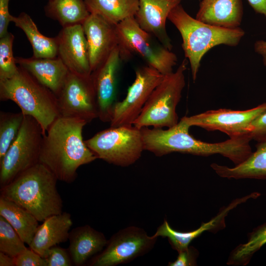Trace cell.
Returning a JSON list of instances; mask_svg holds the SVG:
<instances>
[{"instance_id":"24","label":"cell","mask_w":266,"mask_h":266,"mask_svg":"<svg viewBox=\"0 0 266 266\" xmlns=\"http://www.w3.org/2000/svg\"><path fill=\"white\" fill-rule=\"evenodd\" d=\"M0 216L11 225L25 243L30 244L39 226V221L32 213L0 196Z\"/></svg>"},{"instance_id":"32","label":"cell","mask_w":266,"mask_h":266,"mask_svg":"<svg viewBox=\"0 0 266 266\" xmlns=\"http://www.w3.org/2000/svg\"><path fill=\"white\" fill-rule=\"evenodd\" d=\"M14 261L15 266H46L44 259L30 248L15 257Z\"/></svg>"},{"instance_id":"38","label":"cell","mask_w":266,"mask_h":266,"mask_svg":"<svg viewBox=\"0 0 266 266\" xmlns=\"http://www.w3.org/2000/svg\"><path fill=\"white\" fill-rule=\"evenodd\" d=\"M0 266H15L14 258L0 252Z\"/></svg>"},{"instance_id":"14","label":"cell","mask_w":266,"mask_h":266,"mask_svg":"<svg viewBox=\"0 0 266 266\" xmlns=\"http://www.w3.org/2000/svg\"><path fill=\"white\" fill-rule=\"evenodd\" d=\"M124 60L117 45L105 60L91 73L98 105L99 118L110 122L115 100L117 76Z\"/></svg>"},{"instance_id":"20","label":"cell","mask_w":266,"mask_h":266,"mask_svg":"<svg viewBox=\"0 0 266 266\" xmlns=\"http://www.w3.org/2000/svg\"><path fill=\"white\" fill-rule=\"evenodd\" d=\"M42 222L29 246L43 257L48 249L68 239L73 222L71 215L66 212L50 216Z\"/></svg>"},{"instance_id":"28","label":"cell","mask_w":266,"mask_h":266,"mask_svg":"<svg viewBox=\"0 0 266 266\" xmlns=\"http://www.w3.org/2000/svg\"><path fill=\"white\" fill-rule=\"evenodd\" d=\"M25 115L19 113L0 112V160L16 138Z\"/></svg>"},{"instance_id":"27","label":"cell","mask_w":266,"mask_h":266,"mask_svg":"<svg viewBox=\"0 0 266 266\" xmlns=\"http://www.w3.org/2000/svg\"><path fill=\"white\" fill-rule=\"evenodd\" d=\"M266 244V223L255 229L249 233L246 242L234 248L228 259L227 264L245 266L248 264L254 254Z\"/></svg>"},{"instance_id":"4","label":"cell","mask_w":266,"mask_h":266,"mask_svg":"<svg viewBox=\"0 0 266 266\" xmlns=\"http://www.w3.org/2000/svg\"><path fill=\"white\" fill-rule=\"evenodd\" d=\"M167 19L179 32L185 58L190 65L192 78L195 81L201 60L212 48L224 44L236 46L244 35L240 27L226 29L212 26L191 17L181 4L173 8Z\"/></svg>"},{"instance_id":"1","label":"cell","mask_w":266,"mask_h":266,"mask_svg":"<svg viewBox=\"0 0 266 266\" xmlns=\"http://www.w3.org/2000/svg\"><path fill=\"white\" fill-rule=\"evenodd\" d=\"M87 124L81 119L60 116L44 135L39 163L58 180L73 182L80 166L98 159L83 139V129Z\"/></svg>"},{"instance_id":"15","label":"cell","mask_w":266,"mask_h":266,"mask_svg":"<svg viewBox=\"0 0 266 266\" xmlns=\"http://www.w3.org/2000/svg\"><path fill=\"white\" fill-rule=\"evenodd\" d=\"M59 57L70 72L90 75L87 42L82 24L63 27L56 36Z\"/></svg>"},{"instance_id":"25","label":"cell","mask_w":266,"mask_h":266,"mask_svg":"<svg viewBox=\"0 0 266 266\" xmlns=\"http://www.w3.org/2000/svg\"><path fill=\"white\" fill-rule=\"evenodd\" d=\"M90 14L98 15L112 25L116 26L134 17L139 0H84Z\"/></svg>"},{"instance_id":"7","label":"cell","mask_w":266,"mask_h":266,"mask_svg":"<svg viewBox=\"0 0 266 266\" xmlns=\"http://www.w3.org/2000/svg\"><path fill=\"white\" fill-rule=\"evenodd\" d=\"M85 142L98 159L123 167L135 163L144 150L140 129L133 125L110 127Z\"/></svg>"},{"instance_id":"36","label":"cell","mask_w":266,"mask_h":266,"mask_svg":"<svg viewBox=\"0 0 266 266\" xmlns=\"http://www.w3.org/2000/svg\"><path fill=\"white\" fill-rule=\"evenodd\" d=\"M249 4L258 13L266 18V0H247Z\"/></svg>"},{"instance_id":"12","label":"cell","mask_w":266,"mask_h":266,"mask_svg":"<svg viewBox=\"0 0 266 266\" xmlns=\"http://www.w3.org/2000/svg\"><path fill=\"white\" fill-rule=\"evenodd\" d=\"M135 74L134 80L129 88L126 97L114 105L110 127L133 125L151 93L164 76L148 65L137 68Z\"/></svg>"},{"instance_id":"29","label":"cell","mask_w":266,"mask_h":266,"mask_svg":"<svg viewBox=\"0 0 266 266\" xmlns=\"http://www.w3.org/2000/svg\"><path fill=\"white\" fill-rule=\"evenodd\" d=\"M25 244L11 225L0 216V252L15 258L27 248Z\"/></svg>"},{"instance_id":"18","label":"cell","mask_w":266,"mask_h":266,"mask_svg":"<svg viewBox=\"0 0 266 266\" xmlns=\"http://www.w3.org/2000/svg\"><path fill=\"white\" fill-rule=\"evenodd\" d=\"M15 61L38 82L57 97L62 91L69 71L62 60L54 58L16 57Z\"/></svg>"},{"instance_id":"19","label":"cell","mask_w":266,"mask_h":266,"mask_svg":"<svg viewBox=\"0 0 266 266\" xmlns=\"http://www.w3.org/2000/svg\"><path fill=\"white\" fill-rule=\"evenodd\" d=\"M243 16L241 0H202L196 19L226 29L239 27Z\"/></svg>"},{"instance_id":"8","label":"cell","mask_w":266,"mask_h":266,"mask_svg":"<svg viewBox=\"0 0 266 266\" xmlns=\"http://www.w3.org/2000/svg\"><path fill=\"white\" fill-rule=\"evenodd\" d=\"M115 29L124 60L135 53L164 75L173 72L177 62L176 55L161 43L154 41L152 35L140 27L134 17L121 22L115 26Z\"/></svg>"},{"instance_id":"11","label":"cell","mask_w":266,"mask_h":266,"mask_svg":"<svg viewBox=\"0 0 266 266\" xmlns=\"http://www.w3.org/2000/svg\"><path fill=\"white\" fill-rule=\"evenodd\" d=\"M60 116L77 118L87 123L99 118L96 91L91 75L69 71L57 97Z\"/></svg>"},{"instance_id":"35","label":"cell","mask_w":266,"mask_h":266,"mask_svg":"<svg viewBox=\"0 0 266 266\" xmlns=\"http://www.w3.org/2000/svg\"><path fill=\"white\" fill-rule=\"evenodd\" d=\"M9 0H0V38L8 32L7 28L11 17L9 12Z\"/></svg>"},{"instance_id":"26","label":"cell","mask_w":266,"mask_h":266,"mask_svg":"<svg viewBox=\"0 0 266 266\" xmlns=\"http://www.w3.org/2000/svg\"><path fill=\"white\" fill-rule=\"evenodd\" d=\"M44 10L63 27L82 24L90 14L84 0H48Z\"/></svg>"},{"instance_id":"10","label":"cell","mask_w":266,"mask_h":266,"mask_svg":"<svg viewBox=\"0 0 266 266\" xmlns=\"http://www.w3.org/2000/svg\"><path fill=\"white\" fill-rule=\"evenodd\" d=\"M157 238L148 235L142 228L126 227L110 237L104 248L92 259L89 266H114L128 263L151 250Z\"/></svg>"},{"instance_id":"2","label":"cell","mask_w":266,"mask_h":266,"mask_svg":"<svg viewBox=\"0 0 266 266\" xmlns=\"http://www.w3.org/2000/svg\"><path fill=\"white\" fill-rule=\"evenodd\" d=\"M190 127L181 118L175 126L162 128L140 129L144 150L162 157L173 152L208 156L220 154L237 165L252 153L249 136L230 138L218 143H208L195 138L189 133Z\"/></svg>"},{"instance_id":"5","label":"cell","mask_w":266,"mask_h":266,"mask_svg":"<svg viewBox=\"0 0 266 266\" xmlns=\"http://www.w3.org/2000/svg\"><path fill=\"white\" fill-rule=\"evenodd\" d=\"M0 100L16 103L24 115L37 121L44 135L60 116L57 97L20 66L12 77L0 80Z\"/></svg>"},{"instance_id":"22","label":"cell","mask_w":266,"mask_h":266,"mask_svg":"<svg viewBox=\"0 0 266 266\" xmlns=\"http://www.w3.org/2000/svg\"><path fill=\"white\" fill-rule=\"evenodd\" d=\"M256 150L234 167L213 163L210 166L220 177L229 179H266V141L259 142Z\"/></svg>"},{"instance_id":"13","label":"cell","mask_w":266,"mask_h":266,"mask_svg":"<svg viewBox=\"0 0 266 266\" xmlns=\"http://www.w3.org/2000/svg\"><path fill=\"white\" fill-rule=\"evenodd\" d=\"M266 111V102L246 110L219 109L182 118L191 127L197 126L207 131H219L230 138L249 136L251 125Z\"/></svg>"},{"instance_id":"21","label":"cell","mask_w":266,"mask_h":266,"mask_svg":"<svg viewBox=\"0 0 266 266\" xmlns=\"http://www.w3.org/2000/svg\"><path fill=\"white\" fill-rule=\"evenodd\" d=\"M68 250L73 264L83 265L90 258L100 252L107 240L103 233L88 225L72 229L69 233Z\"/></svg>"},{"instance_id":"23","label":"cell","mask_w":266,"mask_h":266,"mask_svg":"<svg viewBox=\"0 0 266 266\" xmlns=\"http://www.w3.org/2000/svg\"><path fill=\"white\" fill-rule=\"evenodd\" d=\"M11 22L24 32L32 45L33 57L54 58L58 57L57 37H49L43 35L27 13L22 12L18 16L11 15Z\"/></svg>"},{"instance_id":"34","label":"cell","mask_w":266,"mask_h":266,"mask_svg":"<svg viewBox=\"0 0 266 266\" xmlns=\"http://www.w3.org/2000/svg\"><path fill=\"white\" fill-rule=\"evenodd\" d=\"M197 250L189 247L185 250L178 253L177 259L173 262L168 263L169 266H191L196 265Z\"/></svg>"},{"instance_id":"3","label":"cell","mask_w":266,"mask_h":266,"mask_svg":"<svg viewBox=\"0 0 266 266\" xmlns=\"http://www.w3.org/2000/svg\"><path fill=\"white\" fill-rule=\"evenodd\" d=\"M58 179L44 165L38 163L0 188V196L32 213L39 222L63 212Z\"/></svg>"},{"instance_id":"31","label":"cell","mask_w":266,"mask_h":266,"mask_svg":"<svg viewBox=\"0 0 266 266\" xmlns=\"http://www.w3.org/2000/svg\"><path fill=\"white\" fill-rule=\"evenodd\" d=\"M43 258L46 266H71L73 264L68 249L57 245L48 249Z\"/></svg>"},{"instance_id":"9","label":"cell","mask_w":266,"mask_h":266,"mask_svg":"<svg viewBox=\"0 0 266 266\" xmlns=\"http://www.w3.org/2000/svg\"><path fill=\"white\" fill-rule=\"evenodd\" d=\"M43 136L37 121L30 116L25 115L16 138L0 160V188L39 163Z\"/></svg>"},{"instance_id":"6","label":"cell","mask_w":266,"mask_h":266,"mask_svg":"<svg viewBox=\"0 0 266 266\" xmlns=\"http://www.w3.org/2000/svg\"><path fill=\"white\" fill-rule=\"evenodd\" d=\"M187 61L185 58L175 71L164 76L134 121V127L139 129L149 127L169 128L178 123L176 107L185 86Z\"/></svg>"},{"instance_id":"17","label":"cell","mask_w":266,"mask_h":266,"mask_svg":"<svg viewBox=\"0 0 266 266\" xmlns=\"http://www.w3.org/2000/svg\"><path fill=\"white\" fill-rule=\"evenodd\" d=\"M182 0H139V8L134 18L140 27L154 36L166 48L172 45L166 31L168 16Z\"/></svg>"},{"instance_id":"37","label":"cell","mask_w":266,"mask_h":266,"mask_svg":"<svg viewBox=\"0 0 266 266\" xmlns=\"http://www.w3.org/2000/svg\"><path fill=\"white\" fill-rule=\"evenodd\" d=\"M254 48L255 52L262 56L263 64L266 66V41L262 40L256 41Z\"/></svg>"},{"instance_id":"30","label":"cell","mask_w":266,"mask_h":266,"mask_svg":"<svg viewBox=\"0 0 266 266\" xmlns=\"http://www.w3.org/2000/svg\"><path fill=\"white\" fill-rule=\"evenodd\" d=\"M13 34L8 32L0 38V80L10 78L18 70V66L13 55Z\"/></svg>"},{"instance_id":"16","label":"cell","mask_w":266,"mask_h":266,"mask_svg":"<svg viewBox=\"0 0 266 266\" xmlns=\"http://www.w3.org/2000/svg\"><path fill=\"white\" fill-rule=\"evenodd\" d=\"M86 36L91 72L95 71L119 45L115 26L100 16L90 14L82 24Z\"/></svg>"},{"instance_id":"33","label":"cell","mask_w":266,"mask_h":266,"mask_svg":"<svg viewBox=\"0 0 266 266\" xmlns=\"http://www.w3.org/2000/svg\"><path fill=\"white\" fill-rule=\"evenodd\" d=\"M249 136L257 142L266 141V111L251 124Z\"/></svg>"}]
</instances>
